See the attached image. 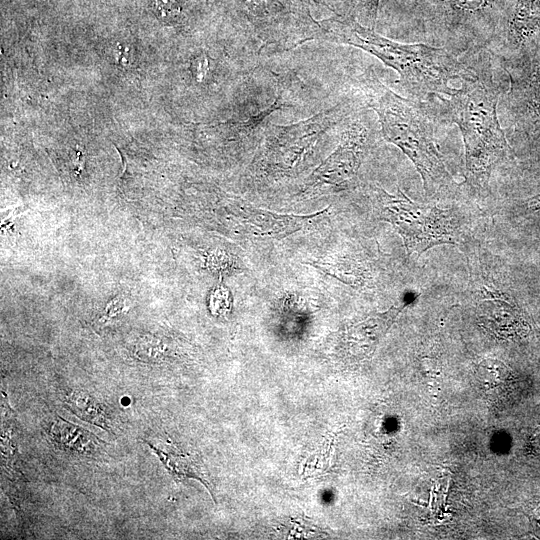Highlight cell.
<instances>
[{
  "instance_id": "obj_1",
  "label": "cell",
  "mask_w": 540,
  "mask_h": 540,
  "mask_svg": "<svg viewBox=\"0 0 540 540\" xmlns=\"http://www.w3.org/2000/svg\"><path fill=\"white\" fill-rule=\"evenodd\" d=\"M311 39L353 46L373 55L394 69L417 95L451 96L458 89L453 86L455 82L477 76L445 48L394 41L351 16L335 15L316 22Z\"/></svg>"
},
{
  "instance_id": "obj_2",
  "label": "cell",
  "mask_w": 540,
  "mask_h": 540,
  "mask_svg": "<svg viewBox=\"0 0 540 540\" xmlns=\"http://www.w3.org/2000/svg\"><path fill=\"white\" fill-rule=\"evenodd\" d=\"M367 105L375 111L386 141L397 146L414 164L427 194L453 182L438 150L432 123L423 109L396 94L370 73L361 82Z\"/></svg>"
},
{
  "instance_id": "obj_3",
  "label": "cell",
  "mask_w": 540,
  "mask_h": 540,
  "mask_svg": "<svg viewBox=\"0 0 540 540\" xmlns=\"http://www.w3.org/2000/svg\"><path fill=\"white\" fill-rule=\"evenodd\" d=\"M490 83L478 76L464 80L448 101L463 138L466 176L477 186L486 185L496 164L511 153L497 115L499 92Z\"/></svg>"
},
{
  "instance_id": "obj_4",
  "label": "cell",
  "mask_w": 540,
  "mask_h": 540,
  "mask_svg": "<svg viewBox=\"0 0 540 540\" xmlns=\"http://www.w3.org/2000/svg\"><path fill=\"white\" fill-rule=\"evenodd\" d=\"M381 217L398 231L408 255L420 256L431 247L455 244L459 225L449 210L412 201L400 189L390 194L376 188Z\"/></svg>"
},
{
  "instance_id": "obj_5",
  "label": "cell",
  "mask_w": 540,
  "mask_h": 540,
  "mask_svg": "<svg viewBox=\"0 0 540 540\" xmlns=\"http://www.w3.org/2000/svg\"><path fill=\"white\" fill-rule=\"evenodd\" d=\"M349 110L346 103H339L296 123L269 125L264 143V159L269 168L291 171L326 132L345 119Z\"/></svg>"
},
{
  "instance_id": "obj_6",
  "label": "cell",
  "mask_w": 540,
  "mask_h": 540,
  "mask_svg": "<svg viewBox=\"0 0 540 540\" xmlns=\"http://www.w3.org/2000/svg\"><path fill=\"white\" fill-rule=\"evenodd\" d=\"M368 128L354 121L342 132L334 151L307 178L302 194L313 195L327 188H340L357 175L367 150Z\"/></svg>"
},
{
  "instance_id": "obj_7",
  "label": "cell",
  "mask_w": 540,
  "mask_h": 540,
  "mask_svg": "<svg viewBox=\"0 0 540 540\" xmlns=\"http://www.w3.org/2000/svg\"><path fill=\"white\" fill-rule=\"evenodd\" d=\"M431 18L454 33L473 34L496 28L504 22L512 3L509 0H418Z\"/></svg>"
},
{
  "instance_id": "obj_8",
  "label": "cell",
  "mask_w": 540,
  "mask_h": 540,
  "mask_svg": "<svg viewBox=\"0 0 540 540\" xmlns=\"http://www.w3.org/2000/svg\"><path fill=\"white\" fill-rule=\"evenodd\" d=\"M401 309L391 307L386 312L373 314L348 327L342 335L345 347L355 355L370 354Z\"/></svg>"
},
{
  "instance_id": "obj_9",
  "label": "cell",
  "mask_w": 540,
  "mask_h": 540,
  "mask_svg": "<svg viewBox=\"0 0 540 540\" xmlns=\"http://www.w3.org/2000/svg\"><path fill=\"white\" fill-rule=\"evenodd\" d=\"M504 26L512 47L527 44L540 32V0H514Z\"/></svg>"
},
{
  "instance_id": "obj_10",
  "label": "cell",
  "mask_w": 540,
  "mask_h": 540,
  "mask_svg": "<svg viewBox=\"0 0 540 540\" xmlns=\"http://www.w3.org/2000/svg\"><path fill=\"white\" fill-rule=\"evenodd\" d=\"M84 432L62 419L56 420L51 427V436L60 446L86 452L87 449L91 450L94 442L93 435Z\"/></svg>"
},
{
  "instance_id": "obj_11",
  "label": "cell",
  "mask_w": 540,
  "mask_h": 540,
  "mask_svg": "<svg viewBox=\"0 0 540 540\" xmlns=\"http://www.w3.org/2000/svg\"><path fill=\"white\" fill-rule=\"evenodd\" d=\"M67 405L75 414L86 421L104 429H109V419L107 413L95 399L86 393L76 391L67 397Z\"/></svg>"
},
{
  "instance_id": "obj_12",
  "label": "cell",
  "mask_w": 540,
  "mask_h": 540,
  "mask_svg": "<svg viewBox=\"0 0 540 540\" xmlns=\"http://www.w3.org/2000/svg\"><path fill=\"white\" fill-rule=\"evenodd\" d=\"M149 445L154 452L158 454V457L163 462L167 470H169L175 477L198 479L206 485L207 489H210L207 482L203 480L204 478L202 472L194 459L188 455H179L175 454L174 452L168 453L161 451L150 443Z\"/></svg>"
},
{
  "instance_id": "obj_13",
  "label": "cell",
  "mask_w": 540,
  "mask_h": 540,
  "mask_svg": "<svg viewBox=\"0 0 540 540\" xmlns=\"http://www.w3.org/2000/svg\"><path fill=\"white\" fill-rule=\"evenodd\" d=\"M528 111L540 118V56L534 62L524 86Z\"/></svg>"
},
{
  "instance_id": "obj_14",
  "label": "cell",
  "mask_w": 540,
  "mask_h": 540,
  "mask_svg": "<svg viewBox=\"0 0 540 540\" xmlns=\"http://www.w3.org/2000/svg\"><path fill=\"white\" fill-rule=\"evenodd\" d=\"M157 15L167 23H177L182 15L178 0H157Z\"/></svg>"
},
{
  "instance_id": "obj_15",
  "label": "cell",
  "mask_w": 540,
  "mask_h": 540,
  "mask_svg": "<svg viewBox=\"0 0 540 540\" xmlns=\"http://www.w3.org/2000/svg\"><path fill=\"white\" fill-rule=\"evenodd\" d=\"M228 294L222 288L214 291L211 296V308L213 312L222 311L227 307Z\"/></svg>"
},
{
  "instance_id": "obj_16",
  "label": "cell",
  "mask_w": 540,
  "mask_h": 540,
  "mask_svg": "<svg viewBox=\"0 0 540 540\" xmlns=\"http://www.w3.org/2000/svg\"><path fill=\"white\" fill-rule=\"evenodd\" d=\"M379 3H380V0H365L366 16L370 23V27L372 28L374 27L375 22H376Z\"/></svg>"
},
{
  "instance_id": "obj_17",
  "label": "cell",
  "mask_w": 540,
  "mask_h": 540,
  "mask_svg": "<svg viewBox=\"0 0 540 540\" xmlns=\"http://www.w3.org/2000/svg\"><path fill=\"white\" fill-rule=\"evenodd\" d=\"M528 207L532 210H539L540 209V194L532 197L528 201Z\"/></svg>"
}]
</instances>
